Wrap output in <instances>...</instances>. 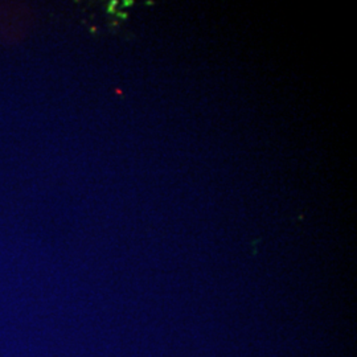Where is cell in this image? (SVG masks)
Returning a JSON list of instances; mask_svg holds the SVG:
<instances>
[{
  "mask_svg": "<svg viewBox=\"0 0 357 357\" xmlns=\"http://www.w3.org/2000/svg\"><path fill=\"white\" fill-rule=\"evenodd\" d=\"M132 4V1H125V6L128 7V6H131Z\"/></svg>",
  "mask_w": 357,
  "mask_h": 357,
  "instance_id": "obj_1",
  "label": "cell"
}]
</instances>
